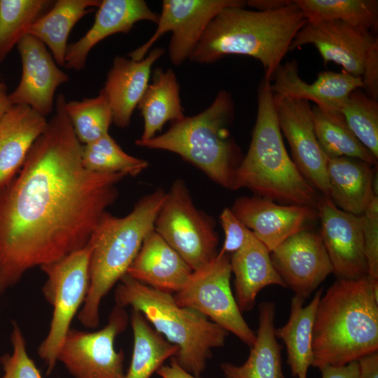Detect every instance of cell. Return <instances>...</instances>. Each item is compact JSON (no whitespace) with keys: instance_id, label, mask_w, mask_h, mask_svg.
I'll return each mask as SVG.
<instances>
[{"instance_id":"cell-1","label":"cell","mask_w":378,"mask_h":378,"mask_svg":"<svg viewBox=\"0 0 378 378\" xmlns=\"http://www.w3.org/2000/svg\"><path fill=\"white\" fill-rule=\"evenodd\" d=\"M66 102L57 97L55 114L0 191V296L28 270L85 247L127 176L85 168Z\"/></svg>"},{"instance_id":"cell-2","label":"cell","mask_w":378,"mask_h":378,"mask_svg":"<svg viewBox=\"0 0 378 378\" xmlns=\"http://www.w3.org/2000/svg\"><path fill=\"white\" fill-rule=\"evenodd\" d=\"M312 366H342L378 351V279H337L315 312Z\"/></svg>"},{"instance_id":"cell-3","label":"cell","mask_w":378,"mask_h":378,"mask_svg":"<svg viewBox=\"0 0 378 378\" xmlns=\"http://www.w3.org/2000/svg\"><path fill=\"white\" fill-rule=\"evenodd\" d=\"M306 21L294 1L270 11L227 6L210 22L190 59L209 64L228 55L250 56L260 62L265 71L263 79L271 82Z\"/></svg>"},{"instance_id":"cell-4","label":"cell","mask_w":378,"mask_h":378,"mask_svg":"<svg viewBox=\"0 0 378 378\" xmlns=\"http://www.w3.org/2000/svg\"><path fill=\"white\" fill-rule=\"evenodd\" d=\"M270 83L258 92V111L248 152L234 176L233 190L245 188L281 204L316 209L318 195L288 155L280 130Z\"/></svg>"},{"instance_id":"cell-5","label":"cell","mask_w":378,"mask_h":378,"mask_svg":"<svg viewBox=\"0 0 378 378\" xmlns=\"http://www.w3.org/2000/svg\"><path fill=\"white\" fill-rule=\"evenodd\" d=\"M166 195L158 188L140 199L125 216L116 217L106 211L99 219L88 241L90 286L78 315L83 326L98 327L102 300L126 274L144 239L154 230Z\"/></svg>"},{"instance_id":"cell-6","label":"cell","mask_w":378,"mask_h":378,"mask_svg":"<svg viewBox=\"0 0 378 378\" xmlns=\"http://www.w3.org/2000/svg\"><path fill=\"white\" fill-rule=\"evenodd\" d=\"M234 106L229 92L219 91L201 113L171 122L169 130L136 145L170 151L192 164L220 186L233 190L236 171L244 156L230 135Z\"/></svg>"},{"instance_id":"cell-7","label":"cell","mask_w":378,"mask_h":378,"mask_svg":"<svg viewBox=\"0 0 378 378\" xmlns=\"http://www.w3.org/2000/svg\"><path fill=\"white\" fill-rule=\"evenodd\" d=\"M115 291L117 304L142 313L155 330L178 347L172 357L185 370L200 377L212 349L225 344L228 332L206 316L178 305L170 293L144 284L125 274Z\"/></svg>"},{"instance_id":"cell-8","label":"cell","mask_w":378,"mask_h":378,"mask_svg":"<svg viewBox=\"0 0 378 378\" xmlns=\"http://www.w3.org/2000/svg\"><path fill=\"white\" fill-rule=\"evenodd\" d=\"M90 255L88 243L83 248L40 267L47 276L42 292L53 307L49 332L38 349L47 365V374L54 369L71 323L87 296Z\"/></svg>"},{"instance_id":"cell-9","label":"cell","mask_w":378,"mask_h":378,"mask_svg":"<svg viewBox=\"0 0 378 378\" xmlns=\"http://www.w3.org/2000/svg\"><path fill=\"white\" fill-rule=\"evenodd\" d=\"M154 230L192 271L204 267L217 255L214 220L196 208L181 179L176 180L167 192Z\"/></svg>"},{"instance_id":"cell-10","label":"cell","mask_w":378,"mask_h":378,"mask_svg":"<svg viewBox=\"0 0 378 378\" xmlns=\"http://www.w3.org/2000/svg\"><path fill=\"white\" fill-rule=\"evenodd\" d=\"M232 270L227 254L219 255L193 271L174 298L181 307L196 310L251 347L255 334L244 320L230 287Z\"/></svg>"},{"instance_id":"cell-11","label":"cell","mask_w":378,"mask_h":378,"mask_svg":"<svg viewBox=\"0 0 378 378\" xmlns=\"http://www.w3.org/2000/svg\"><path fill=\"white\" fill-rule=\"evenodd\" d=\"M125 308L117 304L107 324L95 332L70 328L61 346L57 360L75 378H125L124 352L114 348L116 337L128 324Z\"/></svg>"},{"instance_id":"cell-12","label":"cell","mask_w":378,"mask_h":378,"mask_svg":"<svg viewBox=\"0 0 378 378\" xmlns=\"http://www.w3.org/2000/svg\"><path fill=\"white\" fill-rule=\"evenodd\" d=\"M245 5L241 0H164L154 34L128 57L134 60L144 59L162 35L172 32L169 59L174 65H180L190 59L207 26L222 9Z\"/></svg>"},{"instance_id":"cell-13","label":"cell","mask_w":378,"mask_h":378,"mask_svg":"<svg viewBox=\"0 0 378 378\" xmlns=\"http://www.w3.org/2000/svg\"><path fill=\"white\" fill-rule=\"evenodd\" d=\"M313 45L323 62H333L344 71L362 77L377 38L370 31L341 21H306L290 43L288 51L306 45Z\"/></svg>"},{"instance_id":"cell-14","label":"cell","mask_w":378,"mask_h":378,"mask_svg":"<svg viewBox=\"0 0 378 378\" xmlns=\"http://www.w3.org/2000/svg\"><path fill=\"white\" fill-rule=\"evenodd\" d=\"M274 101L279 126L291 149L293 161L308 183L330 198L328 156L317 140L310 105L305 100L275 96Z\"/></svg>"},{"instance_id":"cell-15","label":"cell","mask_w":378,"mask_h":378,"mask_svg":"<svg viewBox=\"0 0 378 378\" xmlns=\"http://www.w3.org/2000/svg\"><path fill=\"white\" fill-rule=\"evenodd\" d=\"M272 264L286 287L306 299L332 273L320 233L301 230L270 253Z\"/></svg>"},{"instance_id":"cell-16","label":"cell","mask_w":378,"mask_h":378,"mask_svg":"<svg viewBox=\"0 0 378 378\" xmlns=\"http://www.w3.org/2000/svg\"><path fill=\"white\" fill-rule=\"evenodd\" d=\"M316 209L321 221V237L337 279H356L368 275L361 216L339 209L329 198L318 196Z\"/></svg>"},{"instance_id":"cell-17","label":"cell","mask_w":378,"mask_h":378,"mask_svg":"<svg viewBox=\"0 0 378 378\" xmlns=\"http://www.w3.org/2000/svg\"><path fill=\"white\" fill-rule=\"evenodd\" d=\"M17 48L22 75L9 99L13 105L27 106L46 118L53 110L57 88L68 82L69 76L59 68L46 46L33 36H24Z\"/></svg>"},{"instance_id":"cell-18","label":"cell","mask_w":378,"mask_h":378,"mask_svg":"<svg viewBox=\"0 0 378 378\" xmlns=\"http://www.w3.org/2000/svg\"><path fill=\"white\" fill-rule=\"evenodd\" d=\"M230 209L270 253L291 235L309 229L318 216L316 208L279 204L255 195L237 199Z\"/></svg>"},{"instance_id":"cell-19","label":"cell","mask_w":378,"mask_h":378,"mask_svg":"<svg viewBox=\"0 0 378 378\" xmlns=\"http://www.w3.org/2000/svg\"><path fill=\"white\" fill-rule=\"evenodd\" d=\"M272 80L270 90L275 97L312 101L316 106L327 111H340L350 93L363 86L360 77L344 71H321L317 79L309 84L300 77L295 61L281 64Z\"/></svg>"},{"instance_id":"cell-20","label":"cell","mask_w":378,"mask_h":378,"mask_svg":"<svg viewBox=\"0 0 378 378\" xmlns=\"http://www.w3.org/2000/svg\"><path fill=\"white\" fill-rule=\"evenodd\" d=\"M158 16L144 0L101 1L92 27L78 41L68 44L64 67L82 70L90 52L102 40L115 34L129 32L139 21L157 23Z\"/></svg>"},{"instance_id":"cell-21","label":"cell","mask_w":378,"mask_h":378,"mask_svg":"<svg viewBox=\"0 0 378 378\" xmlns=\"http://www.w3.org/2000/svg\"><path fill=\"white\" fill-rule=\"evenodd\" d=\"M164 52L163 48H156L141 60L122 56L113 59L99 92L107 100L113 122L117 127L129 126L132 113L149 84L151 67Z\"/></svg>"},{"instance_id":"cell-22","label":"cell","mask_w":378,"mask_h":378,"mask_svg":"<svg viewBox=\"0 0 378 378\" xmlns=\"http://www.w3.org/2000/svg\"><path fill=\"white\" fill-rule=\"evenodd\" d=\"M192 272L153 230L144 239L126 274L151 288L172 294L186 285Z\"/></svg>"},{"instance_id":"cell-23","label":"cell","mask_w":378,"mask_h":378,"mask_svg":"<svg viewBox=\"0 0 378 378\" xmlns=\"http://www.w3.org/2000/svg\"><path fill=\"white\" fill-rule=\"evenodd\" d=\"M46 117L24 105H13L0 121V191L16 176L37 138Z\"/></svg>"},{"instance_id":"cell-24","label":"cell","mask_w":378,"mask_h":378,"mask_svg":"<svg viewBox=\"0 0 378 378\" xmlns=\"http://www.w3.org/2000/svg\"><path fill=\"white\" fill-rule=\"evenodd\" d=\"M230 265L234 274V298L241 313L253 307L258 293L265 287H286L272 264L270 251L253 233L232 253Z\"/></svg>"},{"instance_id":"cell-25","label":"cell","mask_w":378,"mask_h":378,"mask_svg":"<svg viewBox=\"0 0 378 378\" xmlns=\"http://www.w3.org/2000/svg\"><path fill=\"white\" fill-rule=\"evenodd\" d=\"M372 165L348 157H328L326 171L330 199L341 210L361 215L372 197Z\"/></svg>"},{"instance_id":"cell-26","label":"cell","mask_w":378,"mask_h":378,"mask_svg":"<svg viewBox=\"0 0 378 378\" xmlns=\"http://www.w3.org/2000/svg\"><path fill=\"white\" fill-rule=\"evenodd\" d=\"M275 304L259 305V323L255 341L249 356L241 365L222 363L225 378H285L282 370L281 347L275 335Z\"/></svg>"},{"instance_id":"cell-27","label":"cell","mask_w":378,"mask_h":378,"mask_svg":"<svg viewBox=\"0 0 378 378\" xmlns=\"http://www.w3.org/2000/svg\"><path fill=\"white\" fill-rule=\"evenodd\" d=\"M322 293L323 289L320 288L306 306L304 299L295 295L291 299L288 321L275 329L276 337L281 339L286 345L287 363L295 378H307L309 368L312 366V328Z\"/></svg>"},{"instance_id":"cell-28","label":"cell","mask_w":378,"mask_h":378,"mask_svg":"<svg viewBox=\"0 0 378 378\" xmlns=\"http://www.w3.org/2000/svg\"><path fill=\"white\" fill-rule=\"evenodd\" d=\"M100 0H57L29 27L27 34L41 41L48 48L58 66H64L68 38L76 24Z\"/></svg>"},{"instance_id":"cell-29","label":"cell","mask_w":378,"mask_h":378,"mask_svg":"<svg viewBox=\"0 0 378 378\" xmlns=\"http://www.w3.org/2000/svg\"><path fill=\"white\" fill-rule=\"evenodd\" d=\"M136 108L144 118V131L137 139L141 141L154 137L167 122L184 116L179 85L172 69L158 68L154 71L152 83L148 84Z\"/></svg>"},{"instance_id":"cell-30","label":"cell","mask_w":378,"mask_h":378,"mask_svg":"<svg viewBox=\"0 0 378 378\" xmlns=\"http://www.w3.org/2000/svg\"><path fill=\"white\" fill-rule=\"evenodd\" d=\"M134 347L130 365L125 378H150L178 347L153 329L139 311L132 309L130 317Z\"/></svg>"},{"instance_id":"cell-31","label":"cell","mask_w":378,"mask_h":378,"mask_svg":"<svg viewBox=\"0 0 378 378\" xmlns=\"http://www.w3.org/2000/svg\"><path fill=\"white\" fill-rule=\"evenodd\" d=\"M312 112L317 140L328 157H348L377 166V158L356 138L340 111L314 106Z\"/></svg>"},{"instance_id":"cell-32","label":"cell","mask_w":378,"mask_h":378,"mask_svg":"<svg viewBox=\"0 0 378 378\" xmlns=\"http://www.w3.org/2000/svg\"><path fill=\"white\" fill-rule=\"evenodd\" d=\"M307 21L337 20L369 31L378 27L377 0H295Z\"/></svg>"},{"instance_id":"cell-33","label":"cell","mask_w":378,"mask_h":378,"mask_svg":"<svg viewBox=\"0 0 378 378\" xmlns=\"http://www.w3.org/2000/svg\"><path fill=\"white\" fill-rule=\"evenodd\" d=\"M53 2L50 0H0V63Z\"/></svg>"},{"instance_id":"cell-34","label":"cell","mask_w":378,"mask_h":378,"mask_svg":"<svg viewBox=\"0 0 378 378\" xmlns=\"http://www.w3.org/2000/svg\"><path fill=\"white\" fill-rule=\"evenodd\" d=\"M82 162L85 168L92 172L133 176L148 167L146 160L125 153L109 133L83 145Z\"/></svg>"},{"instance_id":"cell-35","label":"cell","mask_w":378,"mask_h":378,"mask_svg":"<svg viewBox=\"0 0 378 378\" xmlns=\"http://www.w3.org/2000/svg\"><path fill=\"white\" fill-rule=\"evenodd\" d=\"M66 113L79 141L87 144L108 133L113 122L108 103L100 92L94 97L66 102Z\"/></svg>"},{"instance_id":"cell-36","label":"cell","mask_w":378,"mask_h":378,"mask_svg":"<svg viewBox=\"0 0 378 378\" xmlns=\"http://www.w3.org/2000/svg\"><path fill=\"white\" fill-rule=\"evenodd\" d=\"M340 112L349 127L378 158V103L358 88L352 91Z\"/></svg>"},{"instance_id":"cell-37","label":"cell","mask_w":378,"mask_h":378,"mask_svg":"<svg viewBox=\"0 0 378 378\" xmlns=\"http://www.w3.org/2000/svg\"><path fill=\"white\" fill-rule=\"evenodd\" d=\"M10 342L12 354H6L0 358L4 371L3 378H42L34 362L27 354L25 340L15 322L13 323Z\"/></svg>"},{"instance_id":"cell-38","label":"cell","mask_w":378,"mask_h":378,"mask_svg":"<svg viewBox=\"0 0 378 378\" xmlns=\"http://www.w3.org/2000/svg\"><path fill=\"white\" fill-rule=\"evenodd\" d=\"M368 275L378 279V196L372 197L360 215Z\"/></svg>"},{"instance_id":"cell-39","label":"cell","mask_w":378,"mask_h":378,"mask_svg":"<svg viewBox=\"0 0 378 378\" xmlns=\"http://www.w3.org/2000/svg\"><path fill=\"white\" fill-rule=\"evenodd\" d=\"M220 220L225 232V241L218 254L234 253L245 244L253 232L235 216L230 209L225 208L222 211Z\"/></svg>"},{"instance_id":"cell-40","label":"cell","mask_w":378,"mask_h":378,"mask_svg":"<svg viewBox=\"0 0 378 378\" xmlns=\"http://www.w3.org/2000/svg\"><path fill=\"white\" fill-rule=\"evenodd\" d=\"M365 93L370 98H378V46L372 51L361 77Z\"/></svg>"},{"instance_id":"cell-41","label":"cell","mask_w":378,"mask_h":378,"mask_svg":"<svg viewBox=\"0 0 378 378\" xmlns=\"http://www.w3.org/2000/svg\"><path fill=\"white\" fill-rule=\"evenodd\" d=\"M322 378H358V361L351 362L342 366L324 365L318 368Z\"/></svg>"},{"instance_id":"cell-42","label":"cell","mask_w":378,"mask_h":378,"mask_svg":"<svg viewBox=\"0 0 378 378\" xmlns=\"http://www.w3.org/2000/svg\"><path fill=\"white\" fill-rule=\"evenodd\" d=\"M358 378H378V351L365 355L358 359Z\"/></svg>"},{"instance_id":"cell-43","label":"cell","mask_w":378,"mask_h":378,"mask_svg":"<svg viewBox=\"0 0 378 378\" xmlns=\"http://www.w3.org/2000/svg\"><path fill=\"white\" fill-rule=\"evenodd\" d=\"M171 358L169 365H162L156 371L162 378H200L183 369L173 358Z\"/></svg>"},{"instance_id":"cell-44","label":"cell","mask_w":378,"mask_h":378,"mask_svg":"<svg viewBox=\"0 0 378 378\" xmlns=\"http://www.w3.org/2000/svg\"><path fill=\"white\" fill-rule=\"evenodd\" d=\"M291 2L290 0H249L246 1V5L258 11H270L286 6Z\"/></svg>"},{"instance_id":"cell-45","label":"cell","mask_w":378,"mask_h":378,"mask_svg":"<svg viewBox=\"0 0 378 378\" xmlns=\"http://www.w3.org/2000/svg\"><path fill=\"white\" fill-rule=\"evenodd\" d=\"M13 106L9 94L7 92L6 85L4 83L0 82V121Z\"/></svg>"}]
</instances>
